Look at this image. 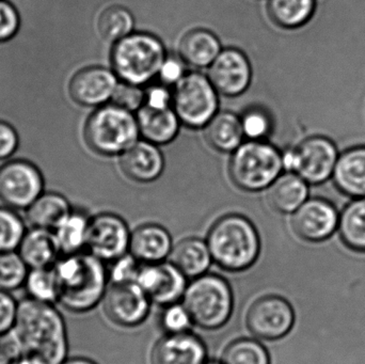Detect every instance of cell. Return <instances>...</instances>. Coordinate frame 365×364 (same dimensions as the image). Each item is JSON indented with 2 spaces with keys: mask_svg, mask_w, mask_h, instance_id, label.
Instances as JSON below:
<instances>
[{
  "mask_svg": "<svg viewBox=\"0 0 365 364\" xmlns=\"http://www.w3.org/2000/svg\"><path fill=\"white\" fill-rule=\"evenodd\" d=\"M104 297L105 313L119 326H137L149 314L151 301L136 282L113 284Z\"/></svg>",
  "mask_w": 365,
  "mask_h": 364,
  "instance_id": "cell-13",
  "label": "cell"
},
{
  "mask_svg": "<svg viewBox=\"0 0 365 364\" xmlns=\"http://www.w3.org/2000/svg\"><path fill=\"white\" fill-rule=\"evenodd\" d=\"M185 75H186L185 62L182 61L181 57L175 58L170 57V56H167L166 60L158 73L160 83L169 85V87L178 85Z\"/></svg>",
  "mask_w": 365,
  "mask_h": 364,
  "instance_id": "cell-46",
  "label": "cell"
},
{
  "mask_svg": "<svg viewBox=\"0 0 365 364\" xmlns=\"http://www.w3.org/2000/svg\"><path fill=\"white\" fill-rule=\"evenodd\" d=\"M240 120L245 137L249 140H264L272 132V119L263 109H249Z\"/></svg>",
  "mask_w": 365,
  "mask_h": 364,
  "instance_id": "cell-37",
  "label": "cell"
},
{
  "mask_svg": "<svg viewBox=\"0 0 365 364\" xmlns=\"http://www.w3.org/2000/svg\"><path fill=\"white\" fill-rule=\"evenodd\" d=\"M12 331L26 356L36 357L45 364H60L68 358L66 325L55 305L24 299L19 303Z\"/></svg>",
  "mask_w": 365,
  "mask_h": 364,
  "instance_id": "cell-1",
  "label": "cell"
},
{
  "mask_svg": "<svg viewBox=\"0 0 365 364\" xmlns=\"http://www.w3.org/2000/svg\"><path fill=\"white\" fill-rule=\"evenodd\" d=\"M19 136L14 126L0 120V160H6L19 149Z\"/></svg>",
  "mask_w": 365,
  "mask_h": 364,
  "instance_id": "cell-45",
  "label": "cell"
},
{
  "mask_svg": "<svg viewBox=\"0 0 365 364\" xmlns=\"http://www.w3.org/2000/svg\"><path fill=\"white\" fill-rule=\"evenodd\" d=\"M162 324L168 333H188L192 320L184 305L173 303L167 306L166 311L163 314Z\"/></svg>",
  "mask_w": 365,
  "mask_h": 364,
  "instance_id": "cell-40",
  "label": "cell"
},
{
  "mask_svg": "<svg viewBox=\"0 0 365 364\" xmlns=\"http://www.w3.org/2000/svg\"><path fill=\"white\" fill-rule=\"evenodd\" d=\"M219 38L207 29H193L187 32L180 43V57L182 61L195 68H206L221 53Z\"/></svg>",
  "mask_w": 365,
  "mask_h": 364,
  "instance_id": "cell-26",
  "label": "cell"
},
{
  "mask_svg": "<svg viewBox=\"0 0 365 364\" xmlns=\"http://www.w3.org/2000/svg\"><path fill=\"white\" fill-rule=\"evenodd\" d=\"M171 263L185 277L197 278L205 275L212 263L207 244L201 239H186L171 250Z\"/></svg>",
  "mask_w": 365,
  "mask_h": 364,
  "instance_id": "cell-28",
  "label": "cell"
},
{
  "mask_svg": "<svg viewBox=\"0 0 365 364\" xmlns=\"http://www.w3.org/2000/svg\"><path fill=\"white\" fill-rule=\"evenodd\" d=\"M208 78L218 93L234 98L248 89L252 79V68L242 51L227 48L221 51L210 66Z\"/></svg>",
  "mask_w": 365,
  "mask_h": 364,
  "instance_id": "cell-16",
  "label": "cell"
},
{
  "mask_svg": "<svg viewBox=\"0 0 365 364\" xmlns=\"http://www.w3.org/2000/svg\"><path fill=\"white\" fill-rule=\"evenodd\" d=\"M111 103L130 113L138 111L145 105V90L141 85L119 81Z\"/></svg>",
  "mask_w": 365,
  "mask_h": 364,
  "instance_id": "cell-38",
  "label": "cell"
},
{
  "mask_svg": "<svg viewBox=\"0 0 365 364\" xmlns=\"http://www.w3.org/2000/svg\"><path fill=\"white\" fill-rule=\"evenodd\" d=\"M204 364H222V363H204Z\"/></svg>",
  "mask_w": 365,
  "mask_h": 364,
  "instance_id": "cell-49",
  "label": "cell"
},
{
  "mask_svg": "<svg viewBox=\"0 0 365 364\" xmlns=\"http://www.w3.org/2000/svg\"><path fill=\"white\" fill-rule=\"evenodd\" d=\"M341 237L351 249L365 251V197L356 198L341 214Z\"/></svg>",
  "mask_w": 365,
  "mask_h": 364,
  "instance_id": "cell-31",
  "label": "cell"
},
{
  "mask_svg": "<svg viewBox=\"0 0 365 364\" xmlns=\"http://www.w3.org/2000/svg\"><path fill=\"white\" fill-rule=\"evenodd\" d=\"M136 118L143 140L156 145H167L175 140L181 125L173 108L154 109L143 105L137 111Z\"/></svg>",
  "mask_w": 365,
  "mask_h": 364,
  "instance_id": "cell-21",
  "label": "cell"
},
{
  "mask_svg": "<svg viewBox=\"0 0 365 364\" xmlns=\"http://www.w3.org/2000/svg\"><path fill=\"white\" fill-rule=\"evenodd\" d=\"M284 169L283 154L264 140H248L233 152L230 160V177L246 192H259L269 187Z\"/></svg>",
  "mask_w": 365,
  "mask_h": 364,
  "instance_id": "cell-6",
  "label": "cell"
},
{
  "mask_svg": "<svg viewBox=\"0 0 365 364\" xmlns=\"http://www.w3.org/2000/svg\"><path fill=\"white\" fill-rule=\"evenodd\" d=\"M139 136L136 115L113 103L96 108L83 128L88 147L103 156L122 155L138 141Z\"/></svg>",
  "mask_w": 365,
  "mask_h": 364,
  "instance_id": "cell-5",
  "label": "cell"
},
{
  "mask_svg": "<svg viewBox=\"0 0 365 364\" xmlns=\"http://www.w3.org/2000/svg\"><path fill=\"white\" fill-rule=\"evenodd\" d=\"M44 192V177L38 166L26 160H11L0 167V202L14 211H26Z\"/></svg>",
  "mask_w": 365,
  "mask_h": 364,
  "instance_id": "cell-10",
  "label": "cell"
},
{
  "mask_svg": "<svg viewBox=\"0 0 365 364\" xmlns=\"http://www.w3.org/2000/svg\"><path fill=\"white\" fill-rule=\"evenodd\" d=\"M53 267L58 282V303L68 311H90L106 294V269L103 261L93 254L61 256Z\"/></svg>",
  "mask_w": 365,
  "mask_h": 364,
  "instance_id": "cell-2",
  "label": "cell"
},
{
  "mask_svg": "<svg viewBox=\"0 0 365 364\" xmlns=\"http://www.w3.org/2000/svg\"><path fill=\"white\" fill-rule=\"evenodd\" d=\"M332 177L343 194L364 198L365 147H353L341 154Z\"/></svg>",
  "mask_w": 365,
  "mask_h": 364,
  "instance_id": "cell-23",
  "label": "cell"
},
{
  "mask_svg": "<svg viewBox=\"0 0 365 364\" xmlns=\"http://www.w3.org/2000/svg\"><path fill=\"white\" fill-rule=\"evenodd\" d=\"M173 109L182 124L203 128L218 113V91L201 73H186L173 90Z\"/></svg>",
  "mask_w": 365,
  "mask_h": 364,
  "instance_id": "cell-8",
  "label": "cell"
},
{
  "mask_svg": "<svg viewBox=\"0 0 365 364\" xmlns=\"http://www.w3.org/2000/svg\"><path fill=\"white\" fill-rule=\"evenodd\" d=\"M118 83L119 78L113 71L103 66H87L73 75L68 94L79 106L98 108L111 102Z\"/></svg>",
  "mask_w": 365,
  "mask_h": 364,
  "instance_id": "cell-14",
  "label": "cell"
},
{
  "mask_svg": "<svg viewBox=\"0 0 365 364\" xmlns=\"http://www.w3.org/2000/svg\"><path fill=\"white\" fill-rule=\"evenodd\" d=\"M25 356L13 331L0 336V364H15Z\"/></svg>",
  "mask_w": 365,
  "mask_h": 364,
  "instance_id": "cell-44",
  "label": "cell"
},
{
  "mask_svg": "<svg viewBox=\"0 0 365 364\" xmlns=\"http://www.w3.org/2000/svg\"><path fill=\"white\" fill-rule=\"evenodd\" d=\"M15 364H45L40 359L36 358V357L32 356H25L21 359V360L17 361Z\"/></svg>",
  "mask_w": 365,
  "mask_h": 364,
  "instance_id": "cell-48",
  "label": "cell"
},
{
  "mask_svg": "<svg viewBox=\"0 0 365 364\" xmlns=\"http://www.w3.org/2000/svg\"><path fill=\"white\" fill-rule=\"evenodd\" d=\"M222 364H270L266 348L255 340L240 339L232 342L222 356Z\"/></svg>",
  "mask_w": 365,
  "mask_h": 364,
  "instance_id": "cell-34",
  "label": "cell"
},
{
  "mask_svg": "<svg viewBox=\"0 0 365 364\" xmlns=\"http://www.w3.org/2000/svg\"><path fill=\"white\" fill-rule=\"evenodd\" d=\"M182 301L193 324L207 331L222 327L233 311L231 288L216 275L195 278L187 286Z\"/></svg>",
  "mask_w": 365,
  "mask_h": 364,
  "instance_id": "cell-7",
  "label": "cell"
},
{
  "mask_svg": "<svg viewBox=\"0 0 365 364\" xmlns=\"http://www.w3.org/2000/svg\"><path fill=\"white\" fill-rule=\"evenodd\" d=\"M205 360V345L190 333H169L152 352L153 364H204Z\"/></svg>",
  "mask_w": 365,
  "mask_h": 364,
  "instance_id": "cell-18",
  "label": "cell"
},
{
  "mask_svg": "<svg viewBox=\"0 0 365 364\" xmlns=\"http://www.w3.org/2000/svg\"><path fill=\"white\" fill-rule=\"evenodd\" d=\"M171 246L168 231L158 224L139 227L130 235V254L143 264L164 262L171 254Z\"/></svg>",
  "mask_w": 365,
  "mask_h": 364,
  "instance_id": "cell-20",
  "label": "cell"
},
{
  "mask_svg": "<svg viewBox=\"0 0 365 364\" xmlns=\"http://www.w3.org/2000/svg\"><path fill=\"white\" fill-rule=\"evenodd\" d=\"M120 165L128 179L138 183H150L162 175L165 160L158 145L138 140L122 154Z\"/></svg>",
  "mask_w": 365,
  "mask_h": 364,
  "instance_id": "cell-19",
  "label": "cell"
},
{
  "mask_svg": "<svg viewBox=\"0 0 365 364\" xmlns=\"http://www.w3.org/2000/svg\"><path fill=\"white\" fill-rule=\"evenodd\" d=\"M21 28V15L9 0H0V44L14 38Z\"/></svg>",
  "mask_w": 365,
  "mask_h": 364,
  "instance_id": "cell-39",
  "label": "cell"
},
{
  "mask_svg": "<svg viewBox=\"0 0 365 364\" xmlns=\"http://www.w3.org/2000/svg\"><path fill=\"white\" fill-rule=\"evenodd\" d=\"M26 231L25 222L16 211L0 207V254L17 251Z\"/></svg>",
  "mask_w": 365,
  "mask_h": 364,
  "instance_id": "cell-36",
  "label": "cell"
},
{
  "mask_svg": "<svg viewBox=\"0 0 365 364\" xmlns=\"http://www.w3.org/2000/svg\"><path fill=\"white\" fill-rule=\"evenodd\" d=\"M295 321L293 308L279 296L257 299L247 314V326L255 337L274 341L287 336Z\"/></svg>",
  "mask_w": 365,
  "mask_h": 364,
  "instance_id": "cell-11",
  "label": "cell"
},
{
  "mask_svg": "<svg viewBox=\"0 0 365 364\" xmlns=\"http://www.w3.org/2000/svg\"><path fill=\"white\" fill-rule=\"evenodd\" d=\"M206 244L212 260L229 271H242L252 266L261 250L257 229L240 215H227L217 220Z\"/></svg>",
  "mask_w": 365,
  "mask_h": 364,
  "instance_id": "cell-3",
  "label": "cell"
},
{
  "mask_svg": "<svg viewBox=\"0 0 365 364\" xmlns=\"http://www.w3.org/2000/svg\"><path fill=\"white\" fill-rule=\"evenodd\" d=\"M24 288L27 298L51 305L58 303V282L53 267L29 269Z\"/></svg>",
  "mask_w": 365,
  "mask_h": 364,
  "instance_id": "cell-33",
  "label": "cell"
},
{
  "mask_svg": "<svg viewBox=\"0 0 365 364\" xmlns=\"http://www.w3.org/2000/svg\"><path fill=\"white\" fill-rule=\"evenodd\" d=\"M73 211L68 199L55 192H44L25 211L30 228L53 232Z\"/></svg>",
  "mask_w": 365,
  "mask_h": 364,
  "instance_id": "cell-24",
  "label": "cell"
},
{
  "mask_svg": "<svg viewBox=\"0 0 365 364\" xmlns=\"http://www.w3.org/2000/svg\"><path fill=\"white\" fill-rule=\"evenodd\" d=\"M60 364H96L89 359L81 358V357H75V358H66Z\"/></svg>",
  "mask_w": 365,
  "mask_h": 364,
  "instance_id": "cell-47",
  "label": "cell"
},
{
  "mask_svg": "<svg viewBox=\"0 0 365 364\" xmlns=\"http://www.w3.org/2000/svg\"><path fill=\"white\" fill-rule=\"evenodd\" d=\"M19 303L10 293L0 291V336L14 328L16 323Z\"/></svg>",
  "mask_w": 365,
  "mask_h": 364,
  "instance_id": "cell-42",
  "label": "cell"
},
{
  "mask_svg": "<svg viewBox=\"0 0 365 364\" xmlns=\"http://www.w3.org/2000/svg\"><path fill=\"white\" fill-rule=\"evenodd\" d=\"M339 157L334 141L313 136L283 154V165L289 172L296 173L307 183L319 185L334 175Z\"/></svg>",
  "mask_w": 365,
  "mask_h": 364,
  "instance_id": "cell-9",
  "label": "cell"
},
{
  "mask_svg": "<svg viewBox=\"0 0 365 364\" xmlns=\"http://www.w3.org/2000/svg\"><path fill=\"white\" fill-rule=\"evenodd\" d=\"M89 222L90 218L83 212L73 209L53 231L61 256L79 254L87 248Z\"/></svg>",
  "mask_w": 365,
  "mask_h": 364,
  "instance_id": "cell-29",
  "label": "cell"
},
{
  "mask_svg": "<svg viewBox=\"0 0 365 364\" xmlns=\"http://www.w3.org/2000/svg\"><path fill=\"white\" fill-rule=\"evenodd\" d=\"M134 16L128 9L110 6L101 13L98 21V32L107 41L115 43L133 33Z\"/></svg>",
  "mask_w": 365,
  "mask_h": 364,
  "instance_id": "cell-32",
  "label": "cell"
},
{
  "mask_svg": "<svg viewBox=\"0 0 365 364\" xmlns=\"http://www.w3.org/2000/svg\"><path fill=\"white\" fill-rule=\"evenodd\" d=\"M29 267L17 251L0 254V291L13 292L24 288Z\"/></svg>",
  "mask_w": 365,
  "mask_h": 364,
  "instance_id": "cell-35",
  "label": "cell"
},
{
  "mask_svg": "<svg viewBox=\"0 0 365 364\" xmlns=\"http://www.w3.org/2000/svg\"><path fill=\"white\" fill-rule=\"evenodd\" d=\"M136 284L160 306L177 303L187 288L186 277L171 262L141 264Z\"/></svg>",
  "mask_w": 365,
  "mask_h": 364,
  "instance_id": "cell-15",
  "label": "cell"
},
{
  "mask_svg": "<svg viewBox=\"0 0 365 364\" xmlns=\"http://www.w3.org/2000/svg\"><path fill=\"white\" fill-rule=\"evenodd\" d=\"M205 137L212 149L222 153L234 152L244 139L242 120L227 111L218 113L205 126Z\"/></svg>",
  "mask_w": 365,
  "mask_h": 364,
  "instance_id": "cell-27",
  "label": "cell"
},
{
  "mask_svg": "<svg viewBox=\"0 0 365 364\" xmlns=\"http://www.w3.org/2000/svg\"><path fill=\"white\" fill-rule=\"evenodd\" d=\"M17 252L29 269L53 267L61 256L53 232L36 228L26 231Z\"/></svg>",
  "mask_w": 365,
  "mask_h": 364,
  "instance_id": "cell-22",
  "label": "cell"
},
{
  "mask_svg": "<svg viewBox=\"0 0 365 364\" xmlns=\"http://www.w3.org/2000/svg\"><path fill=\"white\" fill-rule=\"evenodd\" d=\"M141 264L138 260L130 256H123L115 261L110 271L113 284L136 282Z\"/></svg>",
  "mask_w": 365,
  "mask_h": 364,
  "instance_id": "cell-41",
  "label": "cell"
},
{
  "mask_svg": "<svg viewBox=\"0 0 365 364\" xmlns=\"http://www.w3.org/2000/svg\"><path fill=\"white\" fill-rule=\"evenodd\" d=\"M338 212L334 205L323 199L307 200L294 213L292 226L298 236L304 241H322L338 228Z\"/></svg>",
  "mask_w": 365,
  "mask_h": 364,
  "instance_id": "cell-17",
  "label": "cell"
},
{
  "mask_svg": "<svg viewBox=\"0 0 365 364\" xmlns=\"http://www.w3.org/2000/svg\"><path fill=\"white\" fill-rule=\"evenodd\" d=\"M173 103V92L169 85L164 83L152 85L145 90V106L154 109L171 108Z\"/></svg>",
  "mask_w": 365,
  "mask_h": 364,
  "instance_id": "cell-43",
  "label": "cell"
},
{
  "mask_svg": "<svg viewBox=\"0 0 365 364\" xmlns=\"http://www.w3.org/2000/svg\"><path fill=\"white\" fill-rule=\"evenodd\" d=\"M309 184L294 172L283 173L268 187V203L279 213H295L308 200Z\"/></svg>",
  "mask_w": 365,
  "mask_h": 364,
  "instance_id": "cell-25",
  "label": "cell"
},
{
  "mask_svg": "<svg viewBox=\"0 0 365 364\" xmlns=\"http://www.w3.org/2000/svg\"><path fill=\"white\" fill-rule=\"evenodd\" d=\"M166 58L162 41L145 32H133L115 42L111 51V64L119 80L137 85L158 76Z\"/></svg>",
  "mask_w": 365,
  "mask_h": 364,
  "instance_id": "cell-4",
  "label": "cell"
},
{
  "mask_svg": "<svg viewBox=\"0 0 365 364\" xmlns=\"http://www.w3.org/2000/svg\"><path fill=\"white\" fill-rule=\"evenodd\" d=\"M128 226L119 216L100 214L90 218L87 249L101 261H115L130 249Z\"/></svg>",
  "mask_w": 365,
  "mask_h": 364,
  "instance_id": "cell-12",
  "label": "cell"
},
{
  "mask_svg": "<svg viewBox=\"0 0 365 364\" xmlns=\"http://www.w3.org/2000/svg\"><path fill=\"white\" fill-rule=\"evenodd\" d=\"M315 11V0H269L268 15L279 27L296 29L306 25Z\"/></svg>",
  "mask_w": 365,
  "mask_h": 364,
  "instance_id": "cell-30",
  "label": "cell"
}]
</instances>
